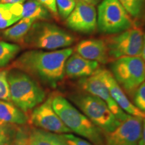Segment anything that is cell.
Returning <instances> with one entry per match:
<instances>
[{"label":"cell","instance_id":"603a6c76","mask_svg":"<svg viewBox=\"0 0 145 145\" xmlns=\"http://www.w3.org/2000/svg\"><path fill=\"white\" fill-rule=\"evenodd\" d=\"M59 16L63 19H66L75 8V0H56Z\"/></svg>","mask_w":145,"mask_h":145},{"label":"cell","instance_id":"277c9868","mask_svg":"<svg viewBox=\"0 0 145 145\" xmlns=\"http://www.w3.org/2000/svg\"><path fill=\"white\" fill-rule=\"evenodd\" d=\"M8 81L11 101L24 112L35 108L44 101V91L26 72L11 70L8 71Z\"/></svg>","mask_w":145,"mask_h":145},{"label":"cell","instance_id":"d6a6232c","mask_svg":"<svg viewBox=\"0 0 145 145\" xmlns=\"http://www.w3.org/2000/svg\"><path fill=\"white\" fill-rule=\"evenodd\" d=\"M141 56H142V59H143V61L145 62V34H144V42H143V47Z\"/></svg>","mask_w":145,"mask_h":145},{"label":"cell","instance_id":"836d02e7","mask_svg":"<svg viewBox=\"0 0 145 145\" xmlns=\"http://www.w3.org/2000/svg\"><path fill=\"white\" fill-rule=\"evenodd\" d=\"M5 124H4V123L2 122L1 120H0V128H1V127L3 126H4V125H5Z\"/></svg>","mask_w":145,"mask_h":145},{"label":"cell","instance_id":"d6986e66","mask_svg":"<svg viewBox=\"0 0 145 145\" xmlns=\"http://www.w3.org/2000/svg\"><path fill=\"white\" fill-rule=\"evenodd\" d=\"M22 18H30L35 21L49 20L50 12L38 0H28L22 4Z\"/></svg>","mask_w":145,"mask_h":145},{"label":"cell","instance_id":"ba28073f","mask_svg":"<svg viewBox=\"0 0 145 145\" xmlns=\"http://www.w3.org/2000/svg\"><path fill=\"white\" fill-rule=\"evenodd\" d=\"M110 59L124 57H141L144 34L140 28L132 27L104 40Z\"/></svg>","mask_w":145,"mask_h":145},{"label":"cell","instance_id":"8992f818","mask_svg":"<svg viewBox=\"0 0 145 145\" xmlns=\"http://www.w3.org/2000/svg\"><path fill=\"white\" fill-rule=\"evenodd\" d=\"M110 69L119 86L129 95L145 81V62L141 57H124L114 59Z\"/></svg>","mask_w":145,"mask_h":145},{"label":"cell","instance_id":"5bb4252c","mask_svg":"<svg viewBox=\"0 0 145 145\" xmlns=\"http://www.w3.org/2000/svg\"><path fill=\"white\" fill-rule=\"evenodd\" d=\"M99 69V63L86 59L77 52H73L67 60L65 75L71 79H83L90 77Z\"/></svg>","mask_w":145,"mask_h":145},{"label":"cell","instance_id":"4fadbf2b","mask_svg":"<svg viewBox=\"0 0 145 145\" xmlns=\"http://www.w3.org/2000/svg\"><path fill=\"white\" fill-rule=\"evenodd\" d=\"M95 73L104 83L112 98L123 111L132 116L145 119V112L139 110L129 100L111 72L105 69H98Z\"/></svg>","mask_w":145,"mask_h":145},{"label":"cell","instance_id":"cb8c5ba5","mask_svg":"<svg viewBox=\"0 0 145 145\" xmlns=\"http://www.w3.org/2000/svg\"><path fill=\"white\" fill-rule=\"evenodd\" d=\"M16 129L10 124H5L0 128V145H12Z\"/></svg>","mask_w":145,"mask_h":145},{"label":"cell","instance_id":"30bf717a","mask_svg":"<svg viewBox=\"0 0 145 145\" xmlns=\"http://www.w3.org/2000/svg\"><path fill=\"white\" fill-rule=\"evenodd\" d=\"M143 119L130 116L113 132L105 135V145H138Z\"/></svg>","mask_w":145,"mask_h":145},{"label":"cell","instance_id":"484cf974","mask_svg":"<svg viewBox=\"0 0 145 145\" xmlns=\"http://www.w3.org/2000/svg\"><path fill=\"white\" fill-rule=\"evenodd\" d=\"M134 104L141 111L145 112V81L134 93Z\"/></svg>","mask_w":145,"mask_h":145},{"label":"cell","instance_id":"6da1fadb","mask_svg":"<svg viewBox=\"0 0 145 145\" xmlns=\"http://www.w3.org/2000/svg\"><path fill=\"white\" fill-rule=\"evenodd\" d=\"M73 52L71 48L52 51L28 50L16 60L13 66L47 86L55 88L64 77L65 63Z\"/></svg>","mask_w":145,"mask_h":145},{"label":"cell","instance_id":"d4e9b609","mask_svg":"<svg viewBox=\"0 0 145 145\" xmlns=\"http://www.w3.org/2000/svg\"><path fill=\"white\" fill-rule=\"evenodd\" d=\"M8 73V71H0V100L11 101Z\"/></svg>","mask_w":145,"mask_h":145},{"label":"cell","instance_id":"4316f807","mask_svg":"<svg viewBox=\"0 0 145 145\" xmlns=\"http://www.w3.org/2000/svg\"><path fill=\"white\" fill-rule=\"evenodd\" d=\"M12 145H29L28 132L24 128L17 129Z\"/></svg>","mask_w":145,"mask_h":145},{"label":"cell","instance_id":"3957f363","mask_svg":"<svg viewBox=\"0 0 145 145\" xmlns=\"http://www.w3.org/2000/svg\"><path fill=\"white\" fill-rule=\"evenodd\" d=\"M75 41L72 34L45 21H36L22 40L24 44L30 48L48 50L63 49Z\"/></svg>","mask_w":145,"mask_h":145},{"label":"cell","instance_id":"e575fe53","mask_svg":"<svg viewBox=\"0 0 145 145\" xmlns=\"http://www.w3.org/2000/svg\"><path fill=\"white\" fill-rule=\"evenodd\" d=\"M38 1H39V0H38Z\"/></svg>","mask_w":145,"mask_h":145},{"label":"cell","instance_id":"1f68e13d","mask_svg":"<svg viewBox=\"0 0 145 145\" xmlns=\"http://www.w3.org/2000/svg\"><path fill=\"white\" fill-rule=\"evenodd\" d=\"M26 0H0L1 3H20L23 4Z\"/></svg>","mask_w":145,"mask_h":145},{"label":"cell","instance_id":"9a60e30c","mask_svg":"<svg viewBox=\"0 0 145 145\" xmlns=\"http://www.w3.org/2000/svg\"><path fill=\"white\" fill-rule=\"evenodd\" d=\"M76 51L85 59L101 64L108 63L110 59L108 47L104 40L102 39L83 40L77 44Z\"/></svg>","mask_w":145,"mask_h":145},{"label":"cell","instance_id":"e0dca14e","mask_svg":"<svg viewBox=\"0 0 145 145\" xmlns=\"http://www.w3.org/2000/svg\"><path fill=\"white\" fill-rule=\"evenodd\" d=\"M29 145H69L62 135L33 128L28 133Z\"/></svg>","mask_w":145,"mask_h":145},{"label":"cell","instance_id":"83f0119b","mask_svg":"<svg viewBox=\"0 0 145 145\" xmlns=\"http://www.w3.org/2000/svg\"><path fill=\"white\" fill-rule=\"evenodd\" d=\"M62 135L69 145H95L89 141L75 136L71 133L63 134Z\"/></svg>","mask_w":145,"mask_h":145},{"label":"cell","instance_id":"52a82bcc","mask_svg":"<svg viewBox=\"0 0 145 145\" xmlns=\"http://www.w3.org/2000/svg\"><path fill=\"white\" fill-rule=\"evenodd\" d=\"M97 28L101 33L116 34L134 27L131 16L119 0H102L97 14Z\"/></svg>","mask_w":145,"mask_h":145},{"label":"cell","instance_id":"7a4b0ae2","mask_svg":"<svg viewBox=\"0 0 145 145\" xmlns=\"http://www.w3.org/2000/svg\"><path fill=\"white\" fill-rule=\"evenodd\" d=\"M52 106L71 132L86 138L95 145H105L104 132L63 96H52Z\"/></svg>","mask_w":145,"mask_h":145},{"label":"cell","instance_id":"44dd1931","mask_svg":"<svg viewBox=\"0 0 145 145\" xmlns=\"http://www.w3.org/2000/svg\"><path fill=\"white\" fill-rule=\"evenodd\" d=\"M21 47L19 45L0 40V67H3L14 59Z\"/></svg>","mask_w":145,"mask_h":145},{"label":"cell","instance_id":"ffe728a7","mask_svg":"<svg viewBox=\"0 0 145 145\" xmlns=\"http://www.w3.org/2000/svg\"><path fill=\"white\" fill-rule=\"evenodd\" d=\"M35 20L30 18H22L15 25L8 28L2 32L4 39L9 40L17 42L22 40L27 32L31 28Z\"/></svg>","mask_w":145,"mask_h":145},{"label":"cell","instance_id":"f546056e","mask_svg":"<svg viewBox=\"0 0 145 145\" xmlns=\"http://www.w3.org/2000/svg\"><path fill=\"white\" fill-rule=\"evenodd\" d=\"M138 145H145V119H143L142 135H141V137L140 141H139Z\"/></svg>","mask_w":145,"mask_h":145},{"label":"cell","instance_id":"7c38bea8","mask_svg":"<svg viewBox=\"0 0 145 145\" xmlns=\"http://www.w3.org/2000/svg\"><path fill=\"white\" fill-rule=\"evenodd\" d=\"M79 85L86 93L95 95L104 101L112 113L121 122L126 120L130 116L120 108L116 102L112 98L106 85L95 73L90 77L81 79L79 81Z\"/></svg>","mask_w":145,"mask_h":145},{"label":"cell","instance_id":"f1b7e54d","mask_svg":"<svg viewBox=\"0 0 145 145\" xmlns=\"http://www.w3.org/2000/svg\"><path fill=\"white\" fill-rule=\"evenodd\" d=\"M39 1L49 11L52 16H54L55 18L59 16L57 5H56V0H39Z\"/></svg>","mask_w":145,"mask_h":145},{"label":"cell","instance_id":"2e32d148","mask_svg":"<svg viewBox=\"0 0 145 145\" xmlns=\"http://www.w3.org/2000/svg\"><path fill=\"white\" fill-rule=\"evenodd\" d=\"M0 120L7 124H25L28 117L13 102L0 100Z\"/></svg>","mask_w":145,"mask_h":145},{"label":"cell","instance_id":"8fae6325","mask_svg":"<svg viewBox=\"0 0 145 145\" xmlns=\"http://www.w3.org/2000/svg\"><path fill=\"white\" fill-rule=\"evenodd\" d=\"M65 20L68 28L78 33L91 34L97 28L95 6L80 1H76L75 8Z\"/></svg>","mask_w":145,"mask_h":145},{"label":"cell","instance_id":"4dcf8cb0","mask_svg":"<svg viewBox=\"0 0 145 145\" xmlns=\"http://www.w3.org/2000/svg\"><path fill=\"white\" fill-rule=\"evenodd\" d=\"M76 1H80V2H83L88 3V4L93 5L95 6V5L99 4L102 0H75Z\"/></svg>","mask_w":145,"mask_h":145},{"label":"cell","instance_id":"9c48e42d","mask_svg":"<svg viewBox=\"0 0 145 145\" xmlns=\"http://www.w3.org/2000/svg\"><path fill=\"white\" fill-rule=\"evenodd\" d=\"M30 122L39 129L55 134L72 133L52 106V97L36 106L30 116Z\"/></svg>","mask_w":145,"mask_h":145},{"label":"cell","instance_id":"5b68a950","mask_svg":"<svg viewBox=\"0 0 145 145\" xmlns=\"http://www.w3.org/2000/svg\"><path fill=\"white\" fill-rule=\"evenodd\" d=\"M71 101L105 134L113 132L121 124L106 103L88 93H77L70 97Z\"/></svg>","mask_w":145,"mask_h":145},{"label":"cell","instance_id":"ac0fdd59","mask_svg":"<svg viewBox=\"0 0 145 145\" xmlns=\"http://www.w3.org/2000/svg\"><path fill=\"white\" fill-rule=\"evenodd\" d=\"M22 4L0 3V29L8 28L22 18Z\"/></svg>","mask_w":145,"mask_h":145},{"label":"cell","instance_id":"7402d4cb","mask_svg":"<svg viewBox=\"0 0 145 145\" xmlns=\"http://www.w3.org/2000/svg\"><path fill=\"white\" fill-rule=\"evenodd\" d=\"M128 14L132 18L140 16L145 7V0H119Z\"/></svg>","mask_w":145,"mask_h":145}]
</instances>
